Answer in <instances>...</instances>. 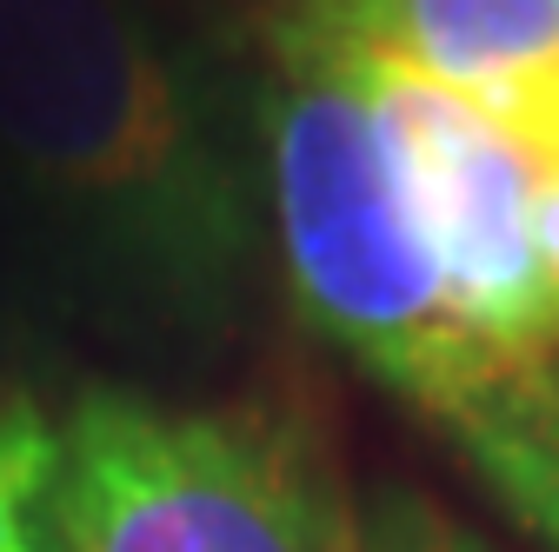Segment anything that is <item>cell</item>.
Masks as SVG:
<instances>
[{"label": "cell", "mask_w": 559, "mask_h": 552, "mask_svg": "<svg viewBox=\"0 0 559 552\" xmlns=\"http://www.w3.org/2000/svg\"><path fill=\"white\" fill-rule=\"evenodd\" d=\"M280 21L453 87L559 167V0H287Z\"/></svg>", "instance_id": "5b68a950"}, {"label": "cell", "mask_w": 559, "mask_h": 552, "mask_svg": "<svg viewBox=\"0 0 559 552\" xmlns=\"http://www.w3.org/2000/svg\"><path fill=\"white\" fill-rule=\"evenodd\" d=\"M333 53L346 60V74L360 81L380 120L406 220L419 247L433 253L453 313L486 339H507V347H552L559 293L546 280L539 233H533V193H539L533 154L500 120H486L473 100L413 74V67H393L354 47H333Z\"/></svg>", "instance_id": "3957f363"}, {"label": "cell", "mask_w": 559, "mask_h": 552, "mask_svg": "<svg viewBox=\"0 0 559 552\" xmlns=\"http://www.w3.org/2000/svg\"><path fill=\"white\" fill-rule=\"evenodd\" d=\"M53 420L67 552H367L340 466L287 406L94 380Z\"/></svg>", "instance_id": "7a4b0ae2"}, {"label": "cell", "mask_w": 559, "mask_h": 552, "mask_svg": "<svg viewBox=\"0 0 559 552\" xmlns=\"http://www.w3.org/2000/svg\"><path fill=\"white\" fill-rule=\"evenodd\" d=\"M0 187L74 300L214 353L273 266L253 100L154 0H0Z\"/></svg>", "instance_id": "6da1fadb"}, {"label": "cell", "mask_w": 559, "mask_h": 552, "mask_svg": "<svg viewBox=\"0 0 559 552\" xmlns=\"http://www.w3.org/2000/svg\"><path fill=\"white\" fill-rule=\"evenodd\" d=\"M380 386L413 406L466 466L507 519L559 552V353L507 347L466 326L453 307L419 326L380 367Z\"/></svg>", "instance_id": "277c9868"}, {"label": "cell", "mask_w": 559, "mask_h": 552, "mask_svg": "<svg viewBox=\"0 0 559 552\" xmlns=\"http://www.w3.org/2000/svg\"><path fill=\"white\" fill-rule=\"evenodd\" d=\"M360 526H367V552H493L419 487H373Z\"/></svg>", "instance_id": "8992f818"}, {"label": "cell", "mask_w": 559, "mask_h": 552, "mask_svg": "<svg viewBox=\"0 0 559 552\" xmlns=\"http://www.w3.org/2000/svg\"><path fill=\"white\" fill-rule=\"evenodd\" d=\"M533 233H539L546 280H552V293H559V167H539V193H533Z\"/></svg>", "instance_id": "52a82bcc"}]
</instances>
